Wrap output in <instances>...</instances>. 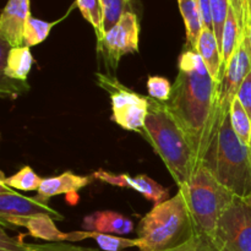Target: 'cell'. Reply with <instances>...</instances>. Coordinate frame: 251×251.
<instances>
[{
    "label": "cell",
    "mask_w": 251,
    "mask_h": 251,
    "mask_svg": "<svg viewBox=\"0 0 251 251\" xmlns=\"http://www.w3.org/2000/svg\"><path fill=\"white\" fill-rule=\"evenodd\" d=\"M140 251H166L194 234L190 213L183 194L154 205L137 228Z\"/></svg>",
    "instance_id": "5"
},
{
    "label": "cell",
    "mask_w": 251,
    "mask_h": 251,
    "mask_svg": "<svg viewBox=\"0 0 251 251\" xmlns=\"http://www.w3.org/2000/svg\"><path fill=\"white\" fill-rule=\"evenodd\" d=\"M91 178L83 176H77L73 172L68 171L65 173H61L60 176H54V178L43 179L41 186L37 191L41 198L49 200L54 196L66 194L69 196H75L77 199V191L83 189L90 184Z\"/></svg>",
    "instance_id": "15"
},
{
    "label": "cell",
    "mask_w": 251,
    "mask_h": 251,
    "mask_svg": "<svg viewBox=\"0 0 251 251\" xmlns=\"http://www.w3.org/2000/svg\"><path fill=\"white\" fill-rule=\"evenodd\" d=\"M81 14L96 29L98 42L104 36V9L102 0H76Z\"/></svg>",
    "instance_id": "20"
},
{
    "label": "cell",
    "mask_w": 251,
    "mask_h": 251,
    "mask_svg": "<svg viewBox=\"0 0 251 251\" xmlns=\"http://www.w3.org/2000/svg\"><path fill=\"white\" fill-rule=\"evenodd\" d=\"M32 251H98L87 248L75 247L65 243H50V244H29Z\"/></svg>",
    "instance_id": "30"
},
{
    "label": "cell",
    "mask_w": 251,
    "mask_h": 251,
    "mask_svg": "<svg viewBox=\"0 0 251 251\" xmlns=\"http://www.w3.org/2000/svg\"><path fill=\"white\" fill-rule=\"evenodd\" d=\"M93 178L100 179V180L110 184V185L132 189V190L141 194L147 200L154 202V205H158V203L168 200V190L145 174L131 176L129 174H117L100 169V171L93 173Z\"/></svg>",
    "instance_id": "11"
},
{
    "label": "cell",
    "mask_w": 251,
    "mask_h": 251,
    "mask_svg": "<svg viewBox=\"0 0 251 251\" xmlns=\"http://www.w3.org/2000/svg\"><path fill=\"white\" fill-rule=\"evenodd\" d=\"M54 25H55V22H47L43 20L36 19L33 16H29L26 22V27H25V46L31 48V47H34L46 41Z\"/></svg>",
    "instance_id": "24"
},
{
    "label": "cell",
    "mask_w": 251,
    "mask_h": 251,
    "mask_svg": "<svg viewBox=\"0 0 251 251\" xmlns=\"http://www.w3.org/2000/svg\"><path fill=\"white\" fill-rule=\"evenodd\" d=\"M0 179H1L9 188L17 189V190L22 191L38 190L42 181H43V179H42L41 176L28 166L24 167V168L20 169L17 173L7 176V178L4 176V174L1 173Z\"/></svg>",
    "instance_id": "21"
},
{
    "label": "cell",
    "mask_w": 251,
    "mask_h": 251,
    "mask_svg": "<svg viewBox=\"0 0 251 251\" xmlns=\"http://www.w3.org/2000/svg\"><path fill=\"white\" fill-rule=\"evenodd\" d=\"M82 228L90 232L123 237L125 234H130L134 230V223L122 213L114 211H98L86 216L82 222Z\"/></svg>",
    "instance_id": "14"
},
{
    "label": "cell",
    "mask_w": 251,
    "mask_h": 251,
    "mask_svg": "<svg viewBox=\"0 0 251 251\" xmlns=\"http://www.w3.org/2000/svg\"><path fill=\"white\" fill-rule=\"evenodd\" d=\"M149 104L142 135L161 157L172 178L180 188L193 176L201 162L184 130L169 113L166 103L149 97Z\"/></svg>",
    "instance_id": "2"
},
{
    "label": "cell",
    "mask_w": 251,
    "mask_h": 251,
    "mask_svg": "<svg viewBox=\"0 0 251 251\" xmlns=\"http://www.w3.org/2000/svg\"><path fill=\"white\" fill-rule=\"evenodd\" d=\"M139 37L140 26L136 14L127 11L105 32L98 44L100 49H104L109 60L117 65L123 55L139 50Z\"/></svg>",
    "instance_id": "9"
},
{
    "label": "cell",
    "mask_w": 251,
    "mask_h": 251,
    "mask_svg": "<svg viewBox=\"0 0 251 251\" xmlns=\"http://www.w3.org/2000/svg\"><path fill=\"white\" fill-rule=\"evenodd\" d=\"M87 232V239H93L98 247L104 251H122L127 248L139 247V239H130V238L120 237L114 234H104L98 232Z\"/></svg>",
    "instance_id": "23"
},
{
    "label": "cell",
    "mask_w": 251,
    "mask_h": 251,
    "mask_svg": "<svg viewBox=\"0 0 251 251\" xmlns=\"http://www.w3.org/2000/svg\"><path fill=\"white\" fill-rule=\"evenodd\" d=\"M211 240L218 251H251V198H235Z\"/></svg>",
    "instance_id": "7"
},
{
    "label": "cell",
    "mask_w": 251,
    "mask_h": 251,
    "mask_svg": "<svg viewBox=\"0 0 251 251\" xmlns=\"http://www.w3.org/2000/svg\"><path fill=\"white\" fill-rule=\"evenodd\" d=\"M29 16V0H7L0 17V37L10 48L25 46V27Z\"/></svg>",
    "instance_id": "12"
},
{
    "label": "cell",
    "mask_w": 251,
    "mask_h": 251,
    "mask_svg": "<svg viewBox=\"0 0 251 251\" xmlns=\"http://www.w3.org/2000/svg\"><path fill=\"white\" fill-rule=\"evenodd\" d=\"M178 4L185 25L188 44L191 49H196L199 38L203 29L199 0H178Z\"/></svg>",
    "instance_id": "18"
},
{
    "label": "cell",
    "mask_w": 251,
    "mask_h": 251,
    "mask_svg": "<svg viewBox=\"0 0 251 251\" xmlns=\"http://www.w3.org/2000/svg\"><path fill=\"white\" fill-rule=\"evenodd\" d=\"M230 124L233 130L244 144L249 146L251 135V117L242 105L238 98L233 100L229 109Z\"/></svg>",
    "instance_id": "22"
},
{
    "label": "cell",
    "mask_w": 251,
    "mask_h": 251,
    "mask_svg": "<svg viewBox=\"0 0 251 251\" xmlns=\"http://www.w3.org/2000/svg\"><path fill=\"white\" fill-rule=\"evenodd\" d=\"M242 33L243 29L240 27L237 14H235L234 9L230 6L229 12H228V17L226 20L225 28H223L222 46H221L223 59V70L227 66V64L229 63L230 58L233 56L234 51L237 50L238 46L240 43V39H242Z\"/></svg>",
    "instance_id": "19"
},
{
    "label": "cell",
    "mask_w": 251,
    "mask_h": 251,
    "mask_svg": "<svg viewBox=\"0 0 251 251\" xmlns=\"http://www.w3.org/2000/svg\"><path fill=\"white\" fill-rule=\"evenodd\" d=\"M247 22H248V31H249L250 44H251V0H248V15H247Z\"/></svg>",
    "instance_id": "34"
},
{
    "label": "cell",
    "mask_w": 251,
    "mask_h": 251,
    "mask_svg": "<svg viewBox=\"0 0 251 251\" xmlns=\"http://www.w3.org/2000/svg\"><path fill=\"white\" fill-rule=\"evenodd\" d=\"M202 164L237 198H251V152L233 130L229 113L221 122Z\"/></svg>",
    "instance_id": "3"
},
{
    "label": "cell",
    "mask_w": 251,
    "mask_h": 251,
    "mask_svg": "<svg viewBox=\"0 0 251 251\" xmlns=\"http://www.w3.org/2000/svg\"><path fill=\"white\" fill-rule=\"evenodd\" d=\"M199 6H200L203 28H208L213 31L212 12H211V0H199Z\"/></svg>",
    "instance_id": "33"
},
{
    "label": "cell",
    "mask_w": 251,
    "mask_h": 251,
    "mask_svg": "<svg viewBox=\"0 0 251 251\" xmlns=\"http://www.w3.org/2000/svg\"><path fill=\"white\" fill-rule=\"evenodd\" d=\"M98 83L109 92L112 98L113 120L127 131L142 135L149 114V97L139 95L123 86L117 78L98 74Z\"/></svg>",
    "instance_id": "6"
},
{
    "label": "cell",
    "mask_w": 251,
    "mask_h": 251,
    "mask_svg": "<svg viewBox=\"0 0 251 251\" xmlns=\"http://www.w3.org/2000/svg\"><path fill=\"white\" fill-rule=\"evenodd\" d=\"M190 213L194 233L212 238L223 213L237 196L223 186L203 164L179 188Z\"/></svg>",
    "instance_id": "4"
},
{
    "label": "cell",
    "mask_w": 251,
    "mask_h": 251,
    "mask_svg": "<svg viewBox=\"0 0 251 251\" xmlns=\"http://www.w3.org/2000/svg\"><path fill=\"white\" fill-rule=\"evenodd\" d=\"M230 6L234 9L237 14L238 20L242 29H244L245 24H247V15H248V0H229Z\"/></svg>",
    "instance_id": "32"
},
{
    "label": "cell",
    "mask_w": 251,
    "mask_h": 251,
    "mask_svg": "<svg viewBox=\"0 0 251 251\" xmlns=\"http://www.w3.org/2000/svg\"><path fill=\"white\" fill-rule=\"evenodd\" d=\"M36 215H48L55 221L64 220L58 211L48 205L47 199L39 195L36 198L20 195L0 179V218L28 217Z\"/></svg>",
    "instance_id": "10"
},
{
    "label": "cell",
    "mask_w": 251,
    "mask_h": 251,
    "mask_svg": "<svg viewBox=\"0 0 251 251\" xmlns=\"http://www.w3.org/2000/svg\"><path fill=\"white\" fill-rule=\"evenodd\" d=\"M195 50L200 54L206 69L212 76L213 80L221 82L223 73L222 50H221L220 43H218L215 32L212 29H202Z\"/></svg>",
    "instance_id": "16"
},
{
    "label": "cell",
    "mask_w": 251,
    "mask_h": 251,
    "mask_svg": "<svg viewBox=\"0 0 251 251\" xmlns=\"http://www.w3.org/2000/svg\"><path fill=\"white\" fill-rule=\"evenodd\" d=\"M147 90L152 100L166 103L171 98L173 85H171V82L162 76H150L147 81Z\"/></svg>",
    "instance_id": "27"
},
{
    "label": "cell",
    "mask_w": 251,
    "mask_h": 251,
    "mask_svg": "<svg viewBox=\"0 0 251 251\" xmlns=\"http://www.w3.org/2000/svg\"><path fill=\"white\" fill-rule=\"evenodd\" d=\"M237 98L242 103V105L247 110L248 114L251 117V71L248 74L245 80L243 81L242 86H240L239 91H238Z\"/></svg>",
    "instance_id": "31"
},
{
    "label": "cell",
    "mask_w": 251,
    "mask_h": 251,
    "mask_svg": "<svg viewBox=\"0 0 251 251\" xmlns=\"http://www.w3.org/2000/svg\"><path fill=\"white\" fill-rule=\"evenodd\" d=\"M166 251H218L217 248L213 245L212 240L210 238L205 237L202 234L194 233L191 237L184 240L176 247L172 248Z\"/></svg>",
    "instance_id": "28"
},
{
    "label": "cell",
    "mask_w": 251,
    "mask_h": 251,
    "mask_svg": "<svg viewBox=\"0 0 251 251\" xmlns=\"http://www.w3.org/2000/svg\"><path fill=\"white\" fill-rule=\"evenodd\" d=\"M230 9L229 0H211V12H212L213 32L216 34L220 47L222 46V34L226 20Z\"/></svg>",
    "instance_id": "26"
},
{
    "label": "cell",
    "mask_w": 251,
    "mask_h": 251,
    "mask_svg": "<svg viewBox=\"0 0 251 251\" xmlns=\"http://www.w3.org/2000/svg\"><path fill=\"white\" fill-rule=\"evenodd\" d=\"M249 149H250V152H251V135H250V142H249Z\"/></svg>",
    "instance_id": "35"
},
{
    "label": "cell",
    "mask_w": 251,
    "mask_h": 251,
    "mask_svg": "<svg viewBox=\"0 0 251 251\" xmlns=\"http://www.w3.org/2000/svg\"><path fill=\"white\" fill-rule=\"evenodd\" d=\"M2 227H25L29 235L49 243H64L70 240V233H64L56 228L54 220L48 215H36L28 217L0 218Z\"/></svg>",
    "instance_id": "13"
},
{
    "label": "cell",
    "mask_w": 251,
    "mask_h": 251,
    "mask_svg": "<svg viewBox=\"0 0 251 251\" xmlns=\"http://www.w3.org/2000/svg\"><path fill=\"white\" fill-rule=\"evenodd\" d=\"M251 71V44L248 22L242 33V39L225 68L220 82V109L222 114H228L233 100L237 98L238 91L243 81Z\"/></svg>",
    "instance_id": "8"
},
{
    "label": "cell",
    "mask_w": 251,
    "mask_h": 251,
    "mask_svg": "<svg viewBox=\"0 0 251 251\" xmlns=\"http://www.w3.org/2000/svg\"><path fill=\"white\" fill-rule=\"evenodd\" d=\"M33 65V56L28 47L10 48L5 58L2 55V73L11 80L26 81Z\"/></svg>",
    "instance_id": "17"
},
{
    "label": "cell",
    "mask_w": 251,
    "mask_h": 251,
    "mask_svg": "<svg viewBox=\"0 0 251 251\" xmlns=\"http://www.w3.org/2000/svg\"><path fill=\"white\" fill-rule=\"evenodd\" d=\"M24 234L11 238L5 233L4 229L0 230V251H32L31 245L24 242Z\"/></svg>",
    "instance_id": "29"
},
{
    "label": "cell",
    "mask_w": 251,
    "mask_h": 251,
    "mask_svg": "<svg viewBox=\"0 0 251 251\" xmlns=\"http://www.w3.org/2000/svg\"><path fill=\"white\" fill-rule=\"evenodd\" d=\"M178 68L166 105L202 164L221 122L227 115L220 109V81L213 80L195 49H185L180 54Z\"/></svg>",
    "instance_id": "1"
},
{
    "label": "cell",
    "mask_w": 251,
    "mask_h": 251,
    "mask_svg": "<svg viewBox=\"0 0 251 251\" xmlns=\"http://www.w3.org/2000/svg\"><path fill=\"white\" fill-rule=\"evenodd\" d=\"M104 9V33L109 31L125 12L130 11L131 0H102Z\"/></svg>",
    "instance_id": "25"
}]
</instances>
